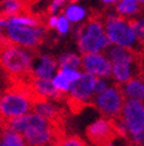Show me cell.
<instances>
[{"instance_id": "obj_9", "label": "cell", "mask_w": 144, "mask_h": 146, "mask_svg": "<svg viewBox=\"0 0 144 146\" xmlns=\"http://www.w3.org/2000/svg\"><path fill=\"white\" fill-rule=\"evenodd\" d=\"M37 1H20V0H9L0 3V26H7L9 20L12 18L32 16V10Z\"/></svg>"}, {"instance_id": "obj_2", "label": "cell", "mask_w": 144, "mask_h": 146, "mask_svg": "<svg viewBox=\"0 0 144 146\" xmlns=\"http://www.w3.org/2000/svg\"><path fill=\"white\" fill-rule=\"evenodd\" d=\"M76 39L83 55L99 54V51L109 48L111 42L104 30V12L92 9L88 20L76 30Z\"/></svg>"}, {"instance_id": "obj_19", "label": "cell", "mask_w": 144, "mask_h": 146, "mask_svg": "<svg viewBox=\"0 0 144 146\" xmlns=\"http://www.w3.org/2000/svg\"><path fill=\"white\" fill-rule=\"evenodd\" d=\"M66 5V1H63V0H57V1H52L51 4H48L47 5V7H46V10L44 11L47 16L50 14V17L51 16H53L54 13H57L58 12V10L60 9V7H63V6H65Z\"/></svg>"}, {"instance_id": "obj_8", "label": "cell", "mask_w": 144, "mask_h": 146, "mask_svg": "<svg viewBox=\"0 0 144 146\" xmlns=\"http://www.w3.org/2000/svg\"><path fill=\"white\" fill-rule=\"evenodd\" d=\"M47 31L43 27H28L9 24L6 26V37L14 44L38 52V49L46 40Z\"/></svg>"}, {"instance_id": "obj_21", "label": "cell", "mask_w": 144, "mask_h": 146, "mask_svg": "<svg viewBox=\"0 0 144 146\" xmlns=\"http://www.w3.org/2000/svg\"><path fill=\"white\" fill-rule=\"evenodd\" d=\"M106 82L104 81L103 78H99L97 77V81H96V87H95V94H96V98L99 95V94H102L104 90H106Z\"/></svg>"}, {"instance_id": "obj_16", "label": "cell", "mask_w": 144, "mask_h": 146, "mask_svg": "<svg viewBox=\"0 0 144 146\" xmlns=\"http://www.w3.org/2000/svg\"><path fill=\"white\" fill-rule=\"evenodd\" d=\"M52 84L54 88L60 92V93H64V94H67L69 93V89L72 84V82L70 81V78L66 76L65 71L62 70V69H58V72L57 75L53 77L52 80Z\"/></svg>"}, {"instance_id": "obj_12", "label": "cell", "mask_w": 144, "mask_h": 146, "mask_svg": "<svg viewBox=\"0 0 144 146\" xmlns=\"http://www.w3.org/2000/svg\"><path fill=\"white\" fill-rule=\"evenodd\" d=\"M58 68V60L51 55L40 56V64L34 69V76L41 80H51Z\"/></svg>"}, {"instance_id": "obj_14", "label": "cell", "mask_w": 144, "mask_h": 146, "mask_svg": "<svg viewBox=\"0 0 144 146\" xmlns=\"http://www.w3.org/2000/svg\"><path fill=\"white\" fill-rule=\"evenodd\" d=\"M57 60H58V69L76 70L78 67H81V57L73 52L63 54Z\"/></svg>"}, {"instance_id": "obj_7", "label": "cell", "mask_w": 144, "mask_h": 146, "mask_svg": "<svg viewBox=\"0 0 144 146\" xmlns=\"http://www.w3.org/2000/svg\"><path fill=\"white\" fill-rule=\"evenodd\" d=\"M126 98L122 84L116 82L95 99L93 107H96L105 119H119Z\"/></svg>"}, {"instance_id": "obj_18", "label": "cell", "mask_w": 144, "mask_h": 146, "mask_svg": "<svg viewBox=\"0 0 144 146\" xmlns=\"http://www.w3.org/2000/svg\"><path fill=\"white\" fill-rule=\"evenodd\" d=\"M60 146H89V145L78 134H66Z\"/></svg>"}, {"instance_id": "obj_1", "label": "cell", "mask_w": 144, "mask_h": 146, "mask_svg": "<svg viewBox=\"0 0 144 146\" xmlns=\"http://www.w3.org/2000/svg\"><path fill=\"white\" fill-rule=\"evenodd\" d=\"M39 57L38 52L18 46L6 37L0 36V68L4 75L25 78L34 75L33 60Z\"/></svg>"}, {"instance_id": "obj_5", "label": "cell", "mask_w": 144, "mask_h": 146, "mask_svg": "<svg viewBox=\"0 0 144 146\" xmlns=\"http://www.w3.org/2000/svg\"><path fill=\"white\" fill-rule=\"evenodd\" d=\"M104 30L109 40L116 44V46L130 48L138 51V43L129 23V17L104 13Z\"/></svg>"}, {"instance_id": "obj_13", "label": "cell", "mask_w": 144, "mask_h": 146, "mask_svg": "<svg viewBox=\"0 0 144 146\" xmlns=\"http://www.w3.org/2000/svg\"><path fill=\"white\" fill-rule=\"evenodd\" d=\"M115 11L117 16L128 17L135 16L144 12V1H136V0H123V1H117L115 5Z\"/></svg>"}, {"instance_id": "obj_25", "label": "cell", "mask_w": 144, "mask_h": 146, "mask_svg": "<svg viewBox=\"0 0 144 146\" xmlns=\"http://www.w3.org/2000/svg\"><path fill=\"white\" fill-rule=\"evenodd\" d=\"M24 146H25V145H24Z\"/></svg>"}, {"instance_id": "obj_20", "label": "cell", "mask_w": 144, "mask_h": 146, "mask_svg": "<svg viewBox=\"0 0 144 146\" xmlns=\"http://www.w3.org/2000/svg\"><path fill=\"white\" fill-rule=\"evenodd\" d=\"M70 29V24H69V20L64 17V16H59L58 17V23H57V27L56 30L58 31L59 35H65L67 33Z\"/></svg>"}, {"instance_id": "obj_15", "label": "cell", "mask_w": 144, "mask_h": 146, "mask_svg": "<svg viewBox=\"0 0 144 146\" xmlns=\"http://www.w3.org/2000/svg\"><path fill=\"white\" fill-rule=\"evenodd\" d=\"M62 13H63L62 16H64L69 21L78 23L85 17L86 11L79 5H70V6H65V9L62 10Z\"/></svg>"}, {"instance_id": "obj_24", "label": "cell", "mask_w": 144, "mask_h": 146, "mask_svg": "<svg viewBox=\"0 0 144 146\" xmlns=\"http://www.w3.org/2000/svg\"><path fill=\"white\" fill-rule=\"evenodd\" d=\"M0 141H1V131H0Z\"/></svg>"}, {"instance_id": "obj_11", "label": "cell", "mask_w": 144, "mask_h": 146, "mask_svg": "<svg viewBox=\"0 0 144 146\" xmlns=\"http://www.w3.org/2000/svg\"><path fill=\"white\" fill-rule=\"evenodd\" d=\"M125 98H130L139 102H144V70L130 81L122 84Z\"/></svg>"}, {"instance_id": "obj_4", "label": "cell", "mask_w": 144, "mask_h": 146, "mask_svg": "<svg viewBox=\"0 0 144 146\" xmlns=\"http://www.w3.org/2000/svg\"><path fill=\"white\" fill-rule=\"evenodd\" d=\"M85 135L95 146H113L117 138L129 139L128 132L119 119L100 118L89 125L85 129Z\"/></svg>"}, {"instance_id": "obj_23", "label": "cell", "mask_w": 144, "mask_h": 146, "mask_svg": "<svg viewBox=\"0 0 144 146\" xmlns=\"http://www.w3.org/2000/svg\"><path fill=\"white\" fill-rule=\"evenodd\" d=\"M4 33H3V29H1V26H0V36H3Z\"/></svg>"}, {"instance_id": "obj_3", "label": "cell", "mask_w": 144, "mask_h": 146, "mask_svg": "<svg viewBox=\"0 0 144 146\" xmlns=\"http://www.w3.org/2000/svg\"><path fill=\"white\" fill-rule=\"evenodd\" d=\"M107 56L112 67V77L120 84L130 81L144 70L142 64L144 56L137 50L115 46L107 51Z\"/></svg>"}, {"instance_id": "obj_22", "label": "cell", "mask_w": 144, "mask_h": 146, "mask_svg": "<svg viewBox=\"0 0 144 146\" xmlns=\"http://www.w3.org/2000/svg\"><path fill=\"white\" fill-rule=\"evenodd\" d=\"M125 146H138V145H136V144L131 143L130 140H126V145H125Z\"/></svg>"}, {"instance_id": "obj_17", "label": "cell", "mask_w": 144, "mask_h": 146, "mask_svg": "<svg viewBox=\"0 0 144 146\" xmlns=\"http://www.w3.org/2000/svg\"><path fill=\"white\" fill-rule=\"evenodd\" d=\"M0 146H24V143L20 135H18L17 133L4 131V132H1Z\"/></svg>"}, {"instance_id": "obj_10", "label": "cell", "mask_w": 144, "mask_h": 146, "mask_svg": "<svg viewBox=\"0 0 144 146\" xmlns=\"http://www.w3.org/2000/svg\"><path fill=\"white\" fill-rule=\"evenodd\" d=\"M81 65L91 75H97L99 78L110 77L112 75V67L107 58L100 54H85L81 57Z\"/></svg>"}, {"instance_id": "obj_6", "label": "cell", "mask_w": 144, "mask_h": 146, "mask_svg": "<svg viewBox=\"0 0 144 146\" xmlns=\"http://www.w3.org/2000/svg\"><path fill=\"white\" fill-rule=\"evenodd\" d=\"M120 121L128 132V140L141 146L144 143V104L131 99L126 100Z\"/></svg>"}]
</instances>
